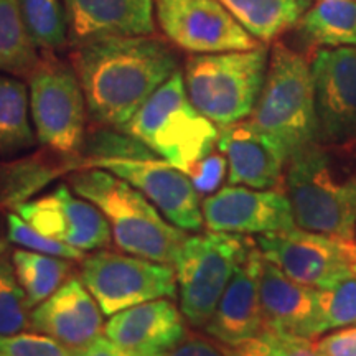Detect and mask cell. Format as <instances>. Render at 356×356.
<instances>
[{"mask_svg": "<svg viewBox=\"0 0 356 356\" xmlns=\"http://www.w3.org/2000/svg\"><path fill=\"white\" fill-rule=\"evenodd\" d=\"M256 244L264 259L304 286L328 289L355 275V239L293 226L259 234Z\"/></svg>", "mask_w": 356, "mask_h": 356, "instance_id": "30bf717a", "label": "cell"}, {"mask_svg": "<svg viewBox=\"0 0 356 356\" xmlns=\"http://www.w3.org/2000/svg\"><path fill=\"white\" fill-rule=\"evenodd\" d=\"M186 175L200 197H210L220 190L222 180L228 175V160L221 152H211L200 160Z\"/></svg>", "mask_w": 356, "mask_h": 356, "instance_id": "d6a6232c", "label": "cell"}, {"mask_svg": "<svg viewBox=\"0 0 356 356\" xmlns=\"http://www.w3.org/2000/svg\"><path fill=\"white\" fill-rule=\"evenodd\" d=\"M0 353L7 356H74L55 338L43 333H17L13 337L0 338Z\"/></svg>", "mask_w": 356, "mask_h": 356, "instance_id": "1f68e13d", "label": "cell"}, {"mask_svg": "<svg viewBox=\"0 0 356 356\" xmlns=\"http://www.w3.org/2000/svg\"><path fill=\"white\" fill-rule=\"evenodd\" d=\"M269 55L261 43L252 50L188 56L181 73L191 104L218 127L248 119L264 86Z\"/></svg>", "mask_w": 356, "mask_h": 356, "instance_id": "5b68a950", "label": "cell"}, {"mask_svg": "<svg viewBox=\"0 0 356 356\" xmlns=\"http://www.w3.org/2000/svg\"><path fill=\"white\" fill-rule=\"evenodd\" d=\"M22 15L20 0H0V73L29 78L42 60Z\"/></svg>", "mask_w": 356, "mask_h": 356, "instance_id": "484cf974", "label": "cell"}, {"mask_svg": "<svg viewBox=\"0 0 356 356\" xmlns=\"http://www.w3.org/2000/svg\"><path fill=\"white\" fill-rule=\"evenodd\" d=\"M320 317L322 335L356 325V275L328 289H320Z\"/></svg>", "mask_w": 356, "mask_h": 356, "instance_id": "f546056e", "label": "cell"}, {"mask_svg": "<svg viewBox=\"0 0 356 356\" xmlns=\"http://www.w3.org/2000/svg\"><path fill=\"white\" fill-rule=\"evenodd\" d=\"M71 47L155 33L154 0H63Z\"/></svg>", "mask_w": 356, "mask_h": 356, "instance_id": "d6986e66", "label": "cell"}, {"mask_svg": "<svg viewBox=\"0 0 356 356\" xmlns=\"http://www.w3.org/2000/svg\"><path fill=\"white\" fill-rule=\"evenodd\" d=\"M320 144L356 142V48H322L310 65Z\"/></svg>", "mask_w": 356, "mask_h": 356, "instance_id": "7c38bea8", "label": "cell"}, {"mask_svg": "<svg viewBox=\"0 0 356 356\" xmlns=\"http://www.w3.org/2000/svg\"><path fill=\"white\" fill-rule=\"evenodd\" d=\"M30 37L43 53H55L68 43V22L63 0H20Z\"/></svg>", "mask_w": 356, "mask_h": 356, "instance_id": "83f0119b", "label": "cell"}, {"mask_svg": "<svg viewBox=\"0 0 356 356\" xmlns=\"http://www.w3.org/2000/svg\"><path fill=\"white\" fill-rule=\"evenodd\" d=\"M165 356H195L193 338H191V335H186L180 343L173 346L172 350H168Z\"/></svg>", "mask_w": 356, "mask_h": 356, "instance_id": "f35d334b", "label": "cell"}, {"mask_svg": "<svg viewBox=\"0 0 356 356\" xmlns=\"http://www.w3.org/2000/svg\"><path fill=\"white\" fill-rule=\"evenodd\" d=\"M79 279L108 317L155 299H175L177 293L173 266L113 251L84 257Z\"/></svg>", "mask_w": 356, "mask_h": 356, "instance_id": "9c48e42d", "label": "cell"}, {"mask_svg": "<svg viewBox=\"0 0 356 356\" xmlns=\"http://www.w3.org/2000/svg\"><path fill=\"white\" fill-rule=\"evenodd\" d=\"M320 356H356V325L338 328L315 341Z\"/></svg>", "mask_w": 356, "mask_h": 356, "instance_id": "e575fe53", "label": "cell"}, {"mask_svg": "<svg viewBox=\"0 0 356 356\" xmlns=\"http://www.w3.org/2000/svg\"><path fill=\"white\" fill-rule=\"evenodd\" d=\"M222 353L226 356H266V343L261 335L243 341L238 345H222L220 343Z\"/></svg>", "mask_w": 356, "mask_h": 356, "instance_id": "8d00e7d4", "label": "cell"}, {"mask_svg": "<svg viewBox=\"0 0 356 356\" xmlns=\"http://www.w3.org/2000/svg\"><path fill=\"white\" fill-rule=\"evenodd\" d=\"M312 47H356V0H318L297 24Z\"/></svg>", "mask_w": 356, "mask_h": 356, "instance_id": "d4e9b609", "label": "cell"}, {"mask_svg": "<svg viewBox=\"0 0 356 356\" xmlns=\"http://www.w3.org/2000/svg\"><path fill=\"white\" fill-rule=\"evenodd\" d=\"M32 307L17 280L13 264L0 256V338L13 337L30 328Z\"/></svg>", "mask_w": 356, "mask_h": 356, "instance_id": "f1b7e54d", "label": "cell"}, {"mask_svg": "<svg viewBox=\"0 0 356 356\" xmlns=\"http://www.w3.org/2000/svg\"><path fill=\"white\" fill-rule=\"evenodd\" d=\"M37 142L29 88L17 76L0 73V155L12 157Z\"/></svg>", "mask_w": 356, "mask_h": 356, "instance_id": "cb8c5ba5", "label": "cell"}, {"mask_svg": "<svg viewBox=\"0 0 356 356\" xmlns=\"http://www.w3.org/2000/svg\"><path fill=\"white\" fill-rule=\"evenodd\" d=\"M30 113L38 144L68 157H79L86 139L88 106L73 65L44 53L29 78Z\"/></svg>", "mask_w": 356, "mask_h": 356, "instance_id": "52a82bcc", "label": "cell"}, {"mask_svg": "<svg viewBox=\"0 0 356 356\" xmlns=\"http://www.w3.org/2000/svg\"><path fill=\"white\" fill-rule=\"evenodd\" d=\"M122 131L184 173L211 154L220 137V127L191 104L180 70L149 97Z\"/></svg>", "mask_w": 356, "mask_h": 356, "instance_id": "277c9868", "label": "cell"}, {"mask_svg": "<svg viewBox=\"0 0 356 356\" xmlns=\"http://www.w3.org/2000/svg\"><path fill=\"white\" fill-rule=\"evenodd\" d=\"M257 42L269 43L296 26L312 0H218Z\"/></svg>", "mask_w": 356, "mask_h": 356, "instance_id": "603a6c76", "label": "cell"}, {"mask_svg": "<svg viewBox=\"0 0 356 356\" xmlns=\"http://www.w3.org/2000/svg\"><path fill=\"white\" fill-rule=\"evenodd\" d=\"M284 185L299 228L355 239L356 160L314 142L289 159Z\"/></svg>", "mask_w": 356, "mask_h": 356, "instance_id": "3957f363", "label": "cell"}, {"mask_svg": "<svg viewBox=\"0 0 356 356\" xmlns=\"http://www.w3.org/2000/svg\"><path fill=\"white\" fill-rule=\"evenodd\" d=\"M104 333L114 343L147 355H165L186 337L185 317L173 299H155L111 315Z\"/></svg>", "mask_w": 356, "mask_h": 356, "instance_id": "44dd1931", "label": "cell"}, {"mask_svg": "<svg viewBox=\"0 0 356 356\" xmlns=\"http://www.w3.org/2000/svg\"><path fill=\"white\" fill-rule=\"evenodd\" d=\"M12 264L32 309L51 297L71 279L73 270V262L70 259L40 254L24 248L13 251Z\"/></svg>", "mask_w": 356, "mask_h": 356, "instance_id": "4316f807", "label": "cell"}, {"mask_svg": "<svg viewBox=\"0 0 356 356\" xmlns=\"http://www.w3.org/2000/svg\"><path fill=\"white\" fill-rule=\"evenodd\" d=\"M7 236L10 243L19 244L20 248L29 249V251L40 252V254L63 257V259L70 261L84 259L83 251L42 234L33 226H30L24 218L17 215L15 211L7 213Z\"/></svg>", "mask_w": 356, "mask_h": 356, "instance_id": "4dcf8cb0", "label": "cell"}, {"mask_svg": "<svg viewBox=\"0 0 356 356\" xmlns=\"http://www.w3.org/2000/svg\"><path fill=\"white\" fill-rule=\"evenodd\" d=\"M355 275H356V264H355Z\"/></svg>", "mask_w": 356, "mask_h": 356, "instance_id": "ab89813d", "label": "cell"}, {"mask_svg": "<svg viewBox=\"0 0 356 356\" xmlns=\"http://www.w3.org/2000/svg\"><path fill=\"white\" fill-rule=\"evenodd\" d=\"M248 119L273 137L289 159L318 142L312 71L300 53L274 44L264 86Z\"/></svg>", "mask_w": 356, "mask_h": 356, "instance_id": "8992f818", "label": "cell"}, {"mask_svg": "<svg viewBox=\"0 0 356 356\" xmlns=\"http://www.w3.org/2000/svg\"><path fill=\"white\" fill-rule=\"evenodd\" d=\"M249 243L251 239L246 236L218 231L185 239L173 269L180 310L186 322L204 328Z\"/></svg>", "mask_w": 356, "mask_h": 356, "instance_id": "ba28073f", "label": "cell"}, {"mask_svg": "<svg viewBox=\"0 0 356 356\" xmlns=\"http://www.w3.org/2000/svg\"><path fill=\"white\" fill-rule=\"evenodd\" d=\"M30 328L81 351L104 332V312L79 277H71L30 314Z\"/></svg>", "mask_w": 356, "mask_h": 356, "instance_id": "ac0fdd59", "label": "cell"}, {"mask_svg": "<svg viewBox=\"0 0 356 356\" xmlns=\"http://www.w3.org/2000/svg\"><path fill=\"white\" fill-rule=\"evenodd\" d=\"M74 356H165V355H147L140 351L129 350L109 340L108 337H99L91 345L81 351H74Z\"/></svg>", "mask_w": 356, "mask_h": 356, "instance_id": "d590c367", "label": "cell"}, {"mask_svg": "<svg viewBox=\"0 0 356 356\" xmlns=\"http://www.w3.org/2000/svg\"><path fill=\"white\" fill-rule=\"evenodd\" d=\"M216 149L228 160L229 185L280 190L286 181L287 154L249 119L220 127Z\"/></svg>", "mask_w": 356, "mask_h": 356, "instance_id": "e0dca14e", "label": "cell"}, {"mask_svg": "<svg viewBox=\"0 0 356 356\" xmlns=\"http://www.w3.org/2000/svg\"><path fill=\"white\" fill-rule=\"evenodd\" d=\"M0 356H7V355H3V353H0Z\"/></svg>", "mask_w": 356, "mask_h": 356, "instance_id": "60d3db41", "label": "cell"}, {"mask_svg": "<svg viewBox=\"0 0 356 356\" xmlns=\"http://www.w3.org/2000/svg\"><path fill=\"white\" fill-rule=\"evenodd\" d=\"M15 213L42 234L83 252L99 251L113 241L99 208L73 193L68 185H56L50 193L22 203Z\"/></svg>", "mask_w": 356, "mask_h": 356, "instance_id": "5bb4252c", "label": "cell"}, {"mask_svg": "<svg viewBox=\"0 0 356 356\" xmlns=\"http://www.w3.org/2000/svg\"><path fill=\"white\" fill-rule=\"evenodd\" d=\"M264 256L251 239L204 332L222 345H238L264 330L261 274Z\"/></svg>", "mask_w": 356, "mask_h": 356, "instance_id": "2e32d148", "label": "cell"}, {"mask_svg": "<svg viewBox=\"0 0 356 356\" xmlns=\"http://www.w3.org/2000/svg\"><path fill=\"white\" fill-rule=\"evenodd\" d=\"M261 305L266 330L309 340L322 335L320 289L297 282L267 259L261 274Z\"/></svg>", "mask_w": 356, "mask_h": 356, "instance_id": "ffe728a7", "label": "cell"}, {"mask_svg": "<svg viewBox=\"0 0 356 356\" xmlns=\"http://www.w3.org/2000/svg\"><path fill=\"white\" fill-rule=\"evenodd\" d=\"M68 181L74 193L99 208L121 251L173 266L188 234L173 226L139 190L97 167L71 172Z\"/></svg>", "mask_w": 356, "mask_h": 356, "instance_id": "7a4b0ae2", "label": "cell"}, {"mask_svg": "<svg viewBox=\"0 0 356 356\" xmlns=\"http://www.w3.org/2000/svg\"><path fill=\"white\" fill-rule=\"evenodd\" d=\"M47 150L15 162L0 163V211L13 210L29 202L56 177L83 168V157H68Z\"/></svg>", "mask_w": 356, "mask_h": 356, "instance_id": "7402d4cb", "label": "cell"}, {"mask_svg": "<svg viewBox=\"0 0 356 356\" xmlns=\"http://www.w3.org/2000/svg\"><path fill=\"white\" fill-rule=\"evenodd\" d=\"M155 20L173 47L190 55L252 50V37L218 0H154Z\"/></svg>", "mask_w": 356, "mask_h": 356, "instance_id": "8fae6325", "label": "cell"}, {"mask_svg": "<svg viewBox=\"0 0 356 356\" xmlns=\"http://www.w3.org/2000/svg\"><path fill=\"white\" fill-rule=\"evenodd\" d=\"M104 168L121 177L140 191L177 228L198 231L203 228L202 197L186 173L162 159H97L83 168Z\"/></svg>", "mask_w": 356, "mask_h": 356, "instance_id": "4fadbf2b", "label": "cell"}, {"mask_svg": "<svg viewBox=\"0 0 356 356\" xmlns=\"http://www.w3.org/2000/svg\"><path fill=\"white\" fill-rule=\"evenodd\" d=\"M202 210L204 226L218 233L259 236L297 226L282 190L228 185L202 200Z\"/></svg>", "mask_w": 356, "mask_h": 356, "instance_id": "9a60e30c", "label": "cell"}, {"mask_svg": "<svg viewBox=\"0 0 356 356\" xmlns=\"http://www.w3.org/2000/svg\"><path fill=\"white\" fill-rule=\"evenodd\" d=\"M71 65L101 126L122 129L173 73L180 60L170 42L154 35L114 37L74 47Z\"/></svg>", "mask_w": 356, "mask_h": 356, "instance_id": "6da1fadb", "label": "cell"}, {"mask_svg": "<svg viewBox=\"0 0 356 356\" xmlns=\"http://www.w3.org/2000/svg\"><path fill=\"white\" fill-rule=\"evenodd\" d=\"M193 338V348H195V356H226L222 353L221 346L213 343V341L208 340V338L191 335Z\"/></svg>", "mask_w": 356, "mask_h": 356, "instance_id": "74e56055", "label": "cell"}, {"mask_svg": "<svg viewBox=\"0 0 356 356\" xmlns=\"http://www.w3.org/2000/svg\"><path fill=\"white\" fill-rule=\"evenodd\" d=\"M259 335L266 343V356H320L314 340L262 330Z\"/></svg>", "mask_w": 356, "mask_h": 356, "instance_id": "836d02e7", "label": "cell"}]
</instances>
